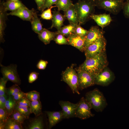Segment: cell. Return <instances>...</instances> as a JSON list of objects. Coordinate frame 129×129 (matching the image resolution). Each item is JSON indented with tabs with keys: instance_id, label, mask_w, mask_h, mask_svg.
<instances>
[{
	"instance_id": "5b68a950",
	"label": "cell",
	"mask_w": 129,
	"mask_h": 129,
	"mask_svg": "<svg viewBox=\"0 0 129 129\" xmlns=\"http://www.w3.org/2000/svg\"><path fill=\"white\" fill-rule=\"evenodd\" d=\"M124 0H99L96 7L114 14H118L123 9Z\"/></svg>"
},
{
	"instance_id": "30bf717a",
	"label": "cell",
	"mask_w": 129,
	"mask_h": 129,
	"mask_svg": "<svg viewBox=\"0 0 129 129\" xmlns=\"http://www.w3.org/2000/svg\"><path fill=\"white\" fill-rule=\"evenodd\" d=\"M1 72L3 78L7 81H9L13 83L19 85L21 81L17 73V66L16 64H11L7 66L1 65Z\"/></svg>"
},
{
	"instance_id": "1f68e13d",
	"label": "cell",
	"mask_w": 129,
	"mask_h": 129,
	"mask_svg": "<svg viewBox=\"0 0 129 129\" xmlns=\"http://www.w3.org/2000/svg\"><path fill=\"white\" fill-rule=\"evenodd\" d=\"M55 6H52L50 8L44 10L42 12L41 14L40 15L41 18L43 19L47 20H52L53 15L51 12L52 9Z\"/></svg>"
},
{
	"instance_id": "60d3db41",
	"label": "cell",
	"mask_w": 129,
	"mask_h": 129,
	"mask_svg": "<svg viewBox=\"0 0 129 129\" xmlns=\"http://www.w3.org/2000/svg\"><path fill=\"white\" fill-rule=\"evenodd\" d=\"M39 73L36 72H32L29 74L28 77V81L30 83H32L38 78Z\"/></svg>"
},
{
	"instance_id": "44dd1931",
	"label": "cell",
	"mask_w": 129,
	"mask_h": 129,
	"mask_svg": "<svg viewBox=\"0 0 129 129\" xmlns=\"http://www.w3.org/2000/svg\"><path fill=\"white\" fill-rule=\"evenodd\" d=\"M2 2L4 8L6 11H11V12L21 7L25 6L19 0L14 1L7 0L6 2L3 1Z\"/></svg>"
},
{
	"instance_id": "c3c4849f",
	"label": "cell",
	"mask_w": 129,
	"mask_h": 129,
	"mask_svg": "<svg viewBox=\"0 0 129 129\" xmlns=\"http://www.w3.org/2000/svg\"></svg>"
},
{
	"instance_id": "cb8c5ba5",
	"label": "cell",
	"mask_w": 129,
	"mask_h": 129,
	"mask_svg": "<svg viewBox=\"0 0 129 129\" xmlns=\"http://www.w3.org/2000/svg\"><path fill=\"white\" fill-rule=\"evenodd\" d=\"M77 25L70 24L62 27L59 31L57 32L59 34H62L64 36L68 37L74 33L75 28Z\"/></svg>"
},
{
	"instance_id": "d590c367",
	"label": "cell",
	"mask_w": 129,
	"mask_h": 129,
	"mask_svg": "<svg viewBox=\"0 0 129 129\" xmlns=\"http://www.w3.org/2000/svg\"><path fill=\"white\" fill-rule=\"evenodd\" d=\"M81 25L78 24L77 26L74 33L81 36L85 37L88 31L84 29Z\"/></svg>"
},
{
	"instance_id": "681fc988",
	"label": "cell",
	"mask_w": 129,
	"mask_h": 129,
	"mask_svg": "<svg viewBox=\"0 0 129 129\" xmlns=\"http://www.w3.org/2000/svg\"></svg>"
},
{
	"instance_id": "8fae6325",
	"label": "cell",
	"mask_w": 129,
	"mask_h": 129,
	"mask_svg": "<svg viewBox=\"0 0 129 129\" xmlns=\"http://www.w3.org/2000/svg\"><path fill=\"white\" fill-rule=\"evenodd\" d=\"M85 36V46L86 49L89 45L101 38L104 36L105 33L103 29L97 26H92L88 30Z\"/></svg>"
},
{
	"instance_id": "e0dca14e",
	"label": "cell",
	"mask_w": 129,
	"mask_h": 129,
	"mask_svg": "<svg viewBox=\"0 0 129 129\" xmlns=\"http://www.w3.org/2000/svg\"><path fill=\"white\" fill-rule=\"evenodd\" d=\"M48 119L49 128L51 129L59 122L63 119L62 111H46Z\"/></svg>"
},
{
	"instance_id": "7402d4cb",
	"label": "cell",
	"mask_w": 129,
	"mask_h": 129,
	"mask_svg": "<svg viewBox=\"0 0 129 129\" xmlns=\"http://www.w3.org/2000/svg\"><path fill=\"white\" fill-rule=\"evenodd\" d=\"M32 28L35 33L39 34L43 29L40 19L38 17L37 12H35L31 22Z\"/></svg>"
},
{
	"instance_id": "603a6c76",
	"label": "cell",
	"mask_w": 129,
	"mask_h": 129,
	"mask_svg": "<svg viewBox=\"0 0 129 129\" xmlns=\"http://www.w3.org/2000/svg\"><path fill=\"white\" fill-rule=\"evenodd\" d=\"M29 107L31 109L32 113H33L36 117L41 114L42 107L40 99L31 101Z\"/></svg>"
},
{
	"instance_id": "f1b7e54d",
	"label": "cell",
	"mask_w": 129,
	"mask_h": 129,
	"mask_svg": "<svg viewBox=\"0 0 129 129\" xmlns=\"http://www.w3.org/2000/svg\"><path fill=\"white\" fill-rule=\"evenodd\" d=\"M14 109L24 115L27 118H29L30 114L32 113L29 107L20 105L17 103L15 106Z\"/></svg>"
},
{
	"instance_id": "d6986e66",
	"label": "cell",
	"mask_w": 129,
	"mask_h": 129,
	"mask_svg": "<svg viewBox=\"0 0 129 129\" xmlns=\"http://www.w3.org/2000/svg\"><path fill=\"white\" fill-rule=\"evenodd\" d=\"M4 10L2 2L0 5V41L4 43V30L6 26L5 21L7 19V13Z\"/></svg>"
},
{
	"instance_id": "f546056e",
	"label": "cell",
	"mask_w": 129,
	"mask_h": 129,
	"mask_svg": "<svg viewBox=\"0 0 129 129\" xmlns=\"http://www.w3.org/2000/svg\"><path fill=\"white\" fill-rule=\"evenodd\" d=\"M9 117L21 124H23L24 121L27 118L24 115L15 109Z\"/></svg>"
},
{
	"instance_id": "2e32d148",
	"label": "cell",
	"mask_w": 129,
	"mask_h": 129,
	"mask_svg": "<svg viewBox=\"0 0 129 129\" xmlns=\"http://www.w3.org/2000/svg\"><path fill=\"white\" fill-rule=\"evenodd\" d=\"M52 12L53 17L51 20L52 25L50 28L55 27L58 31L60 30L62 26L64 25V22L66 18L64 15L61 14L59 11L54 10Z\"/></svg>"
},
{
	"instance_id": "7dc6e473",
	"label": "cell",
	"mask_w": 129,
	"mask_h": 129,
	"mask_svg": "<svg viewBox=\"0 0 129 129\" xmlns=\"http://www.w3.org/2000/svg\"><path fill=\"white\" fill-rule=\"evenodd\" d=\"M13 0V1H17L18 0Z\"/></svg>"
},
{
	"instance_id": "5bb4252c",
	"label": "cell",
	"mask_w": 129,
	"mask_h": 129,
	"mask_svg": "<svg viewBox=\"0 0 129 129\" xmlns=\"http://www.w3.org/2000/svg\"><path fill=\"white\" fill-rule=\"evenodd\" d=\"M67 40L69 45L72 46L82 52L86 50L85 37L73 33L68 37Z\"/></svg>"
},
{
	"instance_id": "4fadbf2b",
	"label": "cell",
	"mask_w": 129,
	"mask_h": 129,
	"mask_svg": "<svg viewBox=\"0 0 129 129\" xmlns=\"http://www.w3.org/2000/svg\"><path fill=\"white\" fill-rule=\"evenodd\" d=\"M35 11L34 9L29 10L25 6L17 10L7 13V15H11L18 17L24 21L31 22Z\"/></svg>"
},
{
	"instance_id": "f35d334b",
	"label": "cell",
	"mask_w": 129,
	"mask_h": 129,
	"mask_svg": "<svg viewBox=\"0 0 129 129\" xmlns=\"http://www.w3.org/2000/svg\"><path fill=\"white\" fill-rule=\"evenodd\" d=\"M122 10L124 16L129 18V0H126L124 2Z\"/></svg>"
},
{
	"instance_id": "484cf974",
	"label": "cell",
	"mask_w": 129,
	"mask_h": 129,
	"mask_svg": "<svg viewBox=\"0 0 129 129\" xmlns=\"http://www.w3.org/2000/svg\"><path fill=\"white\" fill-rule=\"evenodd\" d=\"M58 10L64 11L74 5L71 0H58L55 4Z\"/></svg>"
},
{
	"instance_id": "bcb514c9",
	"label": "cell",
	"mask_w": 129,
	"mask_h": 129,
	"mask_svg": "<svg viewBox=\"0 0 129 129\" xmlns=\"http://www.w3.org/2000/svg\"><path fill=\"white\" fill-rule=\"evenodd\" d=\"M96 4V3L99 0H88Z\"/></svg>"
},
{
	"instance_id": "ffe728a7",
	"label": "cell",
	"mask_w": 129,
	"mask_h": 129,
	"mask_svg": "<svg viewBox=\"0 0 129 129\" xmlns=\"http://www.w3.org/2000/svg\"><path fill=\"white\" fill-rule=\"evenodd\" d=\"M64 12V15L70 24H79L78 18L74 5Z\"/></svg>"
},
{
	"instance_id": "4dcf8cb0",
	"label": "cell",
	"mask_w": 129,
	"mask_h": 129,
	"mask_svg": "<svg viewBox=\"0 0 129 129\" xmlns=\"http://www.w3.org/2000/svg\"><path fill=\"white\" fill-rule=\"evenodd\" d=\"M25 97L30 101L40 99V93L36 91H33L25 93Z\"/></svg>"
},
{
	"instance_id": "7a4b0ae2",
	"label": "cell",
	"mask_w": 129,
	"mask_h": 129,
	"mask_svg": "<svg viewBox=\"0 0 129 129\" xmlns=\"http://www.w3.org/2000/svg\"><path fill=\"white\" fill-rule=\"evenodd\" d=\"M80 25L84 24L94 14L95 4L88 0H78L74 4Z\"/></svg>"
},
{
	"instance_id": "277c9868",
	"label": "cell",
	"mask_w": 129,
	"mask_h": 129,
	"mask_svg": "<svg viewBox=\"0 0 129 129\" xmlns=\"http://www.w3.org/2000/svg\"><path fill=\"white\" fill-rule=\"evenodd\" d=\"M72 65L67 67L62 74L61 80L66 83L74 93L80 94L79 91L78 74Z\"/></svg>"
},
{
	"instance_id": "b9f144b4",
	"label": "cell",
	"mask_w": 129,
	"mask_h": 129,
	"mask_svg": "<svg viewBox=\"0 0 129 129\" xmlns=\"http://www.w3.org/2000/svg\"><path fill=\"white\" fill-rule=\"evenodd\" d=\"M48 63L47 61L40 59L37 63L36 67L39 70H44L45 69Z\"/></svg>"
},
{
	"instance_id": "6da1fadb",
	"label": "cell",
	"mask_w": 129,
	"mask_h": 129,
	"mask_svg": "<svg viewBox=\"0 0 129 129\" xmlns=\"http://www.w3.org/2000/svg\"><path fill=\"white\" fill-rule=\"evenodd\" d=\"M108 64V62L105 51L92 57L86 58L84 62L79 68L94 74L101 72L107 67Z\"/></svg>"
},
{
	"instance_id": "ee69618b",
	"label": "cell",
	"mask_w": 129,
	"mask_h": 129,
	"mask_svg": "<svg viewBox=\"0 0 129 129\" xmlns=\"http://www.w3.org/2000/svg\"><path fill=\"white\" fill-rule=\"evenodd\" d=\"M13 97L14 100L16 102L22 98L25 97V93L21 91L16 93Z\"/></svg>"
},
{
	"instance_id": "83f0119b",
	"label": "cell",
	"mask_w": 129,
	"mask_h": 129,
	"mask_svg": "<svg viewBox=\"0 0 129 129\" xmlns=\"http://www.w3.org/2000/svg\"><path fill=\"white\" fill-rule=\"evenodd\" d=\"M21 124L9 117L5 123L4 129H22Z\"/></svg>"
},
{
	"instance_id": "8992f818",
	"label": "cell",
	"mask_w": 129,
	"mask_h": 129,
	"mask_svg": "<svg viewBox=\"0 0 129 129\" xmlns=\"http://www.w3.org/2000/svg\"><path fill=\"white\" fill-rule=\"evenodd\" d=\"M106 43V39L103 36L90 44L85 51L86 58L92 57L105 52Z\"/></svg>"
},
{
	"instance_id": "e575fe53",
	"label": "cell",
	"mask_w": 129,
	"mask_h": 129,
	"mask_svg": "<svg viewBox=\"0 0 129 129\" xmlns=\"http://www.w3.org/2000/svg\"><path fill=\"white\" fill-rule=\"evenodd\" d=\"M7 81L2 77L0 80V96L5 95L6 93V84Z\"/></svg>"
},
{
	"instance_id": "ab89813d",
	"label": "cell",
	"mask_w": 129,
	"mask_h": 129,
	"mask_svg": "<svg viewBox=\"0 0 129 129\" xmlns=\"http://www.w3.org/2000/svg\"><path fill=\"white\" fill-rule=\"evenodd\" d=\"M31 101L25 97L21 98L16 102V103L20 105L29 107Z\"/></svg>"
},
{
	"instance_id": "ba28073f",
	"label": "cell",
	"mask_w": 129,
	"mask_h": 129,
	"mask_svg": "<svg viewBox=\"0 0 129 129\" xmlns=\"http://www.w3.org/2000/svg\"><path fill=\"white\" fill-rule=\"evenodd\" d=\"M76 71L78 76L79 90H81L95 85L94 74L79 67Z\"/></svg>"
},
{
	"instance_id": "d6a6232c",
	"label": "cell",
	"mask_w": 129,
	"mask_h": 129,
	"mask_svg": "<svg viewBox=\"0 0 129 129\" xmlns=\"http://www.w3.org/2000/svg\"><path fill=\"white\" fill-rule=\"evenodd\" d=\"M21 91L18 85L15 84L11 87L6 88V93L9 96L13 97L16 93Z\"/></svg>"
},
{
	"instance_id": "ac0fdd59",
	"label": "cell",
	"mask_w": 129,
	"mask_h": 129,
	"mask_svg": "<svg viewBox=\"0 0 129 129\" xmlns=\"http://www.w3.org/2000/svg\"><path fill=\"white\" fill-rule=\"evenodd\" d=\"M58 34L57 32H52L44 28L38 34V37L42 42L46 45L49 43L51 41L54 40Z\"/></svg>"
},
{
	"instance_id": "9c48e42d",
	"label": "cell",
	"mask_w": 129,
	"mask_h": 129,
	"mask_svg": "<svg viewBox=\"0 0 129 129\" xmlns=\"http://www.w3.org/2000/svg\"><path fill=\"white\" fill-rule=\"evenodd\" d=\"M78 103L75 117L84 119L94 116V114L91 111V107L85 98L81 97Z\"/></svg>"
},
{
	"instance_id": "f6af8a7d",
	"label": "cell",
	"mask_w": 129,
	"mask_h": 129,
	"mask_svg": "<svg viewBox=\"0 0 129 129\" xmlns=\"http://www.w3.org/2000/svg\"><path fill=\"white\" fill-rule=\"evenodd\" d=\"M34 0L37 4L38 9L39 10L42 11L45 0Z\"/></svg>"
},
{
	"instance_id": "836d02e7",
	"label": "cell",
	"mask_w": 129,
	"mask_h": 129,
	"mask_svg": "<svg viewBox=\"0 0 129 129\" xmlns=\"http://www.w3.org/2000/svg\"><path fill=\"white\" fill-rule=\"evenodd\" d=\"M54 40L57 44L59 45H69L67 38L60 34H58L54 39Z\"/></svg>"
},
{
	"instance_id": "74e56055",
	"label": "cell",
	"mask_w": 129,
	"mask_h": 129,
	"mask_svg": "<svg viewBox=\"0 0 129 129\" xmlns=\"http://www.w3.org/2000/svg\"><path fill=\"white\" fill-rule=\"evenodd\" d=\"M58 0H45L44 5L41 11L43 12L46 8H48L55 4Z\"/></svg>"
},
{
	"instance_id": "7bdbcfd3",
	"label": "cell",
	"mask_w": 129,
	"mask_h": 129,
	"mask_svg": "<svg viewBox=\"0 0 129 129\" xmlns=\"http://www.w3.org/2000/svg\"><path fill=\"white\" fill-rule=\"evenodd\" d=\"M8 96L7 93L0 96V108H5V104Z\"/></svg>"
},
{
	"instance_id": "7c38bea8",
	"label": "cell",
	"mask_w": 129,
	"mask_h": 129,
	"mask_svg": "<svg viewBox=\"0 0 129 129\" xmlns=\"http://www.w3.org/2000/svg\"><path fill=\"white\" fill-rule=\"evenodd\" d=\"M59 104L62 108L64 118L75 117L78 103H74L68 101L61 100Z\"/></svg>"
},
{
	"instance_id": "d4e9b609",
	"label": "cell",
	"mask_w": 129,
	"mask_h": 129,
	"mask_svg": "<svg viewBox=\"0 0 129 129\" xmlns=\"http://www.w3.org/2000/svg\"><path fill=\"white\" fill-rule=\"evenodd\" d=\"M36 117L30 123L28 127V129H43L44 128L43 117L40 115Z\"/></svg>"
},
{
	"instance_id": "8d00e7d4",
	"label": "cell",
	"mask_w": 129,
	"mask_h": 129,
	"mask_svg": "<svg viewBox=\"0 0 129 129\" xmlns=\"http://www.w3.org/2000/svg\"><path fill=\"white\" fill-rule=\"evenodd\" d=\"M9 117L5 108H0V123H5Z\"/></svg>"
},
{
	"instance_id": "4316f807",
	"label": "cell",
	"mask_w": 129,
	"mask_h": 129,
	"mask_svg": "<svg viewBox=\"0 0 129 129\" xmlns=\"http://www.w3.org/2000/svg\"><path fill=\"white\" fill-rule=\"evenodd\" d=\"M16 104V102L14 99L13 96L8 95L5 102V109L9 117L13 111Z\"/></svg>"
},
{
	"instance_id": "9a60e30c",
	"label": "cell",
	"mask_w": 129,
	"mask_h": 129,
	"mask_svg": "<svg viewBox=\"0 0 129 129\" xmlns=\"http://www.w3.org/2000/svg\"><path fill=\"white\" fill-rule=\"evenodd\" d=\"M90 17L102 29L108 25L112 21L110 15L106 13L98 15L93 14Z\"/></svg>"
},
{
	"instance_id": "52a82bcc",
	"label": "cell",
	"mask_w": 129,
	"mask_h": 129,
	"mask_svg": "<svg viewBox=\"0 0 129 129\" xmlns=\"http://www.w3.org/2000/svg\"><path fill=\"white\" fill-rule=\"evenodd\" d=\"M94 75L95 84L102 86H108L115 78L113 73L107 67Z\"/></svg>"
},
{
	"instance_id": "3957f363",
	"label": "cell",
	"mask_w": 129,
	"mask_h": 129,
	"mask_svg": "<svg viewBox=\"0 0 129 129\" xmlns=\"http://www.w3.org/2000/svg\"><path fill=\"white\" fill-rule=\"evenodd\" d=\"M85 98L90 104L92 109L97 112H102L108 105L103 94L97 88L87 92Z\"/></svg>"
}]
</instances>
